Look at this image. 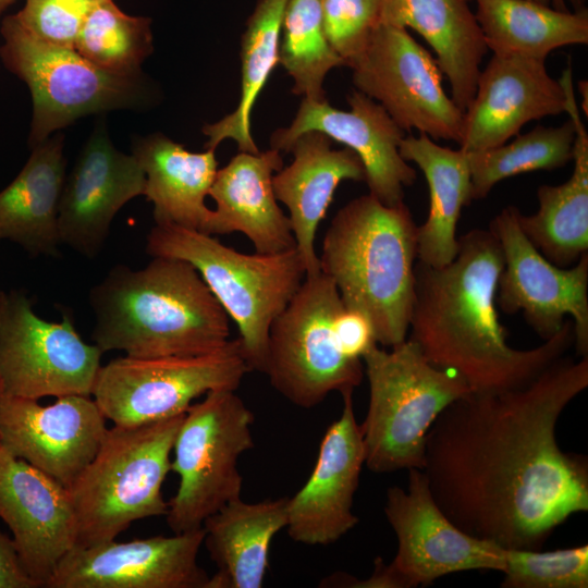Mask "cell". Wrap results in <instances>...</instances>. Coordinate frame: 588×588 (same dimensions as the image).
<instances>
[{
    "instance_id": "obj_24",
    "label": "cell",
    "mask_w": 588,
    "mask_h": 588,
    "mask_svg": "<svg viewBox=\"0 0 588 588\" xmlns=\"http://www.w3.org/2000/svg\"><path fill=\"white\" fill-rule=\"evenodd\" d=\"M289 152L293 161L272 177L277 200L289 210V220L306 277L320 272L315 249L316 231L333 194L343 181H365L359 157L350 148L333 149L332 139L318 131L299 135Z\"/></svg>"
},
{
    "instance_id": "obj_43",
    "label": "cell",
    "mask_w": 588,
    "mask_h": 588,
    "mask_svg": "<svg viewBox=\"0 0 588 588\" xmlns=\"http://www.w3.org/2000/svg\"><path fill=\"white\" fill-rule=\"evenodd\" d=\"M532 1L543 3V4H549V5L551 4L550 0H532Z\"/></svg>"
},
{
    "instance_id": "obj_18",
    "label": "cell",
    "mask_w": 588,
    "mask_h": 588,
    "mask_svg": "<svg viewBox=\"0 0 588 588\" xmlns=\"http://www.w3.org/2000/svg\"><path fill=\"white\" fill-rule=\"evenodd\" d=\"M347 103L350 110L343 111L327 99L303 98L289 127L278 128L271 135V148L289 152L303 133L321 132L359 157L369 194L387 206L404 201V188L416 180V170L400 155V144L406 133L380 103L363 93L352 91Z\"/></svg>"
},
{
    "instance_id": "obj_20",
    "label": "cell",
    "mask_w": 588,
    "mask_h": 588,
    "mask_svg": "<svg viewBox=\"0 0 588 588\" xmlns=\"http://www.w3.org/2000/svg\"><path fill=\"white\" fill-rule=\"evenodd\" d=\"M352 395L342 394V413L328 427L308 480L287 499L285 528L295 542L327 546L359 522L352 509L366 455Z\"/></svg>"
},
{
    "instance_id": "obj_2",
    "label": "cell",
    "mask_w": 588,
    "mask_h": 588,
    "mask_svg": "<svg viewBox=\"0 0 588 588\" xmlns=\"http://www.w3.org/2000/svg\"><path fill=\"white\" fill-rule=\"evenodd\" d=\"M503 269L499 240L488 229L458 238L456 257L434 268L415 265V293L408 333L436 367L462 377L471 391L522 387L561 358L573 345V322L531 350L507 344L497 309Z\"/></svg>"
},
{
    "instance_id": "obj_30",
    "label": "cell",
    "mask_w": 588,
    "mask_h": 588,
    "mask_svg": "<svg viewBox=\"0 0 588 588\" xmlns=\"http://www.w3.org/2000/svg\"><path fill=\"white\" fill-rule=\"evenodd\" d=\"M400 155L424 173L429 188V212L417 225V259L434 268L449 265L456 257V226L461 212L473 199L467 155L436 144L426 134L405 135Z\"/></svg>"
},
{
    "instance_id": "obj_19",
    "label": "cell",
    "mask_w": 588,
    "mask_h": 588,
    "mask_svg": "<svg viewBox=\"0 0 588 588\" xmlns=\"http://www.w3.org/2000/svg\"><path fill=\"white\" fill-rule=\"evenodd\" d=\"M145 188L146 175L137 159L118 150L99 122L65 176L58 213L61 244L94 259L115 215Z\"/></svg>"
},
{
    "instance_id": "obj_5",
    "label": "cell",
    "mask_w": 588,
    "mask_h": 588,
    "mask_svg": "<svg viewBox=\"0 0 588 588\" xmlns=\"http://www.w3.org/2000/svg\"><path fill=\"white\" fill-rule=\"evenodd\" d=\"M184 414L107 429L97 453L68 488L75 518L73 548L114 540L132 523L167 514L162 485Z\"/></svg>"
},
{
    "instance_id": "obj_16",
    "label": "cell",
    "mask_w": 588,
    "mask_h": 588,
    "mask_svg": "<svg viewBox=\"0 0 588 588\" xmlns=\"http://www.w3.org/2000/svg\"><path fill=\"white\" fill-rule=\"evenodd\" d=\"M88 395L38 400L0 395V446L69 488L93 460L107 432Z\"/></svg>"
},
{
    "instance_id": "obj_26",
    "label": "cell",
    "mask_w": 588,
    "mask_h": 588,
    "mask_svg": "<svg viewBox=\"0 0 588 588\" xmlns=\"http://www.w3.org/2000/svg\"><path fill=\"white\" fill-rule=\"evenodd\" d=\"M469 1L383 0L380 17V23L414 29L429 44L462 111L473 100L488 51Z\"/></svg>"
},
{
    "instance_id": "obj_37",
    "label": "cell",
    "mask_w": 588,
    "mask_h": 588,
    "mask_svg": "<svg viewBox=\"0 0 588 588\" xmlns=\"http://www.w3.org/2000/svg\"><path fill=\"white\" fill-rule=\"evenodd\" d=\"M383 0H321L322 25L333 50L350 66L380 24Z\"/></svg>"
},
{
    "instance_id": "obj_34",
    "label": "cell",
    "mask_w": 588,
    "mask_h": 588,
    "mask_svg": "<svg viewBox=\"0 0 588 588\" xmlns=\"http://www.w3.org/2000/svg\"><path fill=\"white\" fill-rule=\"evenodd\" d=\"M279 64L294 82L293 94L314 101L326 100V75L345 63L326 37L321 0L287 1L281 28Z\"/></svg>"
},
{
    "instance_id": "obj_42",
    "label": "cell",
    "mask_w": 588,
    "mask_h": 588,
    "mask_svg": "<svg viewBox=\"0 0 588 588\" xmlns=\"http://www.w3.org/2000/svg\"><path fill=\"white\" fill-rule=\"evenodd\" d=\"M15 0H0V16Z\"/></svg>"
},
{
    "instance_id": "obj_1",
    "label": "cell",
    "mask_w": 588,
    "mask_h": 588,
    "mask_svg": "<svg viewBox=\"0 0 588 588\" xmlns=\"http://www.w3.org/2000/svg\"><path fill=\"white\" fill-rule=\"evenodd\" d=\"M587 387L588 356H562L522 387L470 391L445 407L421 469L443 513L476 538L538 550L587 512V456L556 440L560 416Z\"/></svg>"
},
{
    "instance_id": "obj_11",
    "label": "cell",
    "mask_w": 588,
    "mask_h": 588,
    "mask_svg": "<svg viewBox=\"0 0 588 588\" xmlns=\"http://www.w3.org/2000/svg\"><path fill=\"white\" fill-rule=\"evenodd\" d=\"M249 371L238 339L198 356H124L101 365L91 397L113 425H142L184 414L210 391H236Z\"/></svg>"
},
{
    "instance_id": "obj_28",
    "label": "cell",
    "mask_w": 588,
    "mask_h": 588,
    "mask_svg": "<svg viewBox=\"0 0 588 588\" xmlns=\"http://www.w3.org/2000/svg\"><path fill=\"white\" fill-rule=\"evenodd\" d=\"M63 142L58 133L32 148L23 169L0 192V240L19 244L34 257L59 256L58 213L66 167Z\"/></svg>"
},
{
    "instance_id": "obj_12",
    "label": "cell",
    "mask_w": 588,
    "mask_h": 588,
    "mask_svg": "<svg viewBox=\"0 0 588 588\" xmlns=\"http://www.w3.org/2000/svg\"><path fill=\"white\" fill-rule=\"evenodd\" d=\"M61 321L37 316L22 291L4 293L0 307L1 393L38 400L91 396L103 352L78 334L71 311Z\"/></svg>"
},
{
    "instance_id": "obj_39",
    "label": "cell",
    "mask_w": 588,
    "mask_h": 588,
    "mask_svg": "<svg viewBox=\"0 0 588 588\" xmlns=\"http://www.w3.org/2000/svg\"><path fill=\"white\" fill-rule=\"evenodd\" d=\"M334 331L340 348L352 359H362L375 344V333L369 319L362 313L343 307L334 320Z\"/></svg>"
},
{
    "instance_id": "obj_7",
    "label": "cell",
    "mask_w": 588,
    "mask_h": 588,
    "mask_svg": "<svg viewBox=\"0 0 588 588\" xmlns=\"http://www.w3.org/2000/svg\"><path fill=\"white\" fill-rule=\"evenodd\" d=\"M369 404L360 424L365 465L373 473L422 469L426 437L441 412L471 390L455 372L436 367L406 339L362 357Z\"/></svg>"
},
{
    "instance_id": "obj_25",
    "label": "cell",
    "mask_w": 588,
    "mask_h": 588,
    "mask_svg": "<svg viewBox=\"0 0 588 588\" xmlns=\"http://www.w3.org/2000/svg\"><path fill=\"white\" fill-rule=\"evenodd\" d=\"M565 87V112L574 124V170L560 185H540L538 210L518 212V223L530 243L551 264L560 268L575 265L588 253V134L575 101L572 71L560 78Z\"/></svg>"
},
{
    "instance_id": "obj_35",
    "label": "cell",
    "mask_w": 588,
    "mask_h": 588,
    "mask_svg": "<svg viewBox=\"0 0 588 588\" xmlns=\"http://www.w3.org/2000/svg\"><path fill=\"white\" fill-rule=\"evenodd\" d=\"M150 24V19L128 15L105 0L86 19L74 49L105 71L136 74L154 51Z\"/></svg>"
},
{
    "instance_id": "obj_4",
    "label": "cell",
    "mask_w": 588,
    "mask_h": 588,
    "mask_svg": "<svg viewBox=\"0 0 588 588\" xmlns=\"http://www.w3.org/2000/svg\"><path fill=\"white\" fill-rule=\"evenodd\" d=\"M318 257L344 307L369 319L377 344L407 339L417 225L404 201L387 206L371 194L352 199L331 220Z\"/></svg>"
},
{
    "instance_id": "obj_33",
    "label": "cell",
    "mask_w": 588,
    "mask_h": 588,
    "mask_svg": "<svg viewBox=\"0 0 588 588\" xmlns=\"http://www.w3.org/2000/svg\"><path fill=\"white\" fill-rule=\"evenodd\" d=\"M574 138V124L568 120L559 126L538 125L527 133L516 135L509 144L466 152L473 199L485 198L504 179L564 167L573 158Z\"/></svg>"
},
{
    "instance_id": "obj_14",
    "label": "cell",
    "mask_w": 588,
    "mask_h": 588,
    "mask_svg": "<svg viewBox=\"0 0 588 588\" xmlns=\"http://www.w3.org/2000/svg\"><path fill=\"white\" fill-rule=\"evenodd\" d=\"M518 212L515 206L504 207L489 225L503 254L497 304L507 315L522 311L543 341L569 316L576 353L588 356V253L568 268L551 264L522 231Z\"/></svg>"
},
{
    "instance_id": "obj_13",
    "label": "cell",
    "mask_w": 588,
    "mask_h": 588,
    "mask_svg": "<svg viewBox=\"0 0 588 588\" xmlns=\"http://www.w3.org/2000/svg\"><path fill=\"white\" fill-rule=\"evenodd\" d=\"M350 68L356 90L380 103L405 133L460 143L464 111L445 93L436 58L406 28L380 23Z\"/></svg>"
},
{
    "instance_id": "obj_22",
    "label": "cell",
    "mask_w": 588,
    "mask_h": 588,
    "mask_svg": "<svg viewBox=\"0 0 588 588\" xmlns=\"http://www.w3.org/2000/svg\"><path fill=\"white\" fill-rule=\"evenodd\" d=\"M0 518L21 563L45 587L75 544V518L66 487L0 446Z\"/></svg>"
},
{
    "instance_id": "obj_29",
    "label": "cell",
    "mask_w": 588,
    "mask_h": 588,
    "mask_svg": "<svg viewBox=\"0 0 588 588\" xmlns=\"http://www.w3.org/2000/svg\"><path fill=\"white\" fill-rule=\"evenodd\" d=\"M216 149L193 152L163 134L137 137L132 155L146 175L144 196L155 223H173L205 233L211 215L205 199L218 171Z\"/></svg>"
},
{
    "instance_id": "obj_38",
    "label": "cell",
    "mask_w": 588,
    "mask_h": 588,
    "mask_svg": "<svg viewBox=\"0 0 588 588\" xmlns=\"http://www.w3.org/2000/svg\"><path fill=\"white\" fill-rule=\"evenodd\" d=\"M102 1L105 0H26L14 16L38 39L74 49L86 19Z\"/></svg>"
},
{
    "instance_id": "obj_31",
    "label": "cell",
    "mask_w": 588,
    "mask_h": 588,
    "mask_svg": "<svg viewBox=\"0 0 588 588\" xmlns=\"http://www.w3.org/2000/svg\"><path fill=\"white\" fill-rule=\"evenodd\" d=\"M486 46L495 54L546 61L555 49L588 44V10L560 11L532 0H475Z\"/></svg>"
},
{
    "instance_id": "obj_40",
    "label": "cell",
    "mask_w": 588,
    "mask_h": 588,
    "mask_svg": "<svg viewBox=\"0 0 588 588\" xmlns=\"http://www.w3.org/2000/svg\"><path fill=\"white\" fill-rule=\"evenodd\" d=\"M0 588H40L23 567L13 539L0 530Z\"/></svg>"
},
{
    "instance_id": "obj_15",
    "label": "cell",
    "mask_w": 588,
    "mask_h": 588,
    "mask_svg": "<svg viewBox=\"0 0 588 588\" xmlns=\"http://www.w3.org/2000/svg\"><path fill=\"white\" fill-rule=\"evenodd\" d=\"M397 550L388 568L397 588L428 586L464 571H499L505 549L458 528L439 507L421 469H408L407 487H390L383 507Z\"/></svg>"
},
{
    "instance_id": "obj_17",
    "label": "cell",
    "mask_w": 588,
    "mask_h": 588,
    "mask_svg": "<svg viewBox=\"0 0 588 588\" xmlns=\"http://www.w3.org/2000/svg\"><path fill=\"white\" fill-rule=\"evenodd\" d=\"M204 528L87 548H72L46 588H207L198 564Z\"/></svg>"
},
{
    "instance_id": "obj_32",
    "label": "cell",
    "mask_w": 588,
    "mask_h": 588,
    "mask_svg": "<svg viewBox=\"0 0 588 588\" xmlns=\"http://www.w3.org/2000/svg\"><path fill=\"white\" fill-rule=\"evenodd\" d=\"M289 0H258L247 20L241 40V96L236 108L221 120L206 124V149H216L224 139H233L238 151L258 154L250 132L255 101L270 73L279 63V45Z\"/></svg>"
},
{
    "instance_id": "obj_8",
    "label": "cell",
    "mask_w": 588,
    "mask_h": 588,
    "mask_svg": "<svg viewBox=\"0 0 588 588\" xmlns=\"http://www.w3.org/2000/svg\"><path fill=\"white\" fill-rule=\"evenodd\" d=\"M0 33L2 63L27 85L32 96L30 148L79 118L144 108L152 99L142 72L122 75L105 71L75 49L33 36L14 14L3 19Z\"/></svg>"
},
{
    "instance_id": "obj_10",
    "label": "cell",
    "mask_w": 588,
    "mask_h": 588,
    "mask_svg": "<svg viewBox=\"0 0 588 588\" xmlns=\"http://www.w3.org/2000/svg\"><path fill=\"white\" fill-rule=\"evenodd\" d=\"M343 307L335 284L320 271L305 277L270 327L262 372L296 406L315 407L331 392L354 391L363 380L362 359L344 355L335 335Z\"/></svg>"
},
{
    "instance_id": "obj_9",
    "label": "cell",
    "mask_w": 588,
    "mask_h": 588,
    "mask_svg": "<svg viewBox=\"0 0 588 588\" xmlns=\"http://www.w3.org/2000/svg\"><path fill=\"white\" fill-rule=\"evenodd\" d=\"M192 404L177 430L171 470L179 476L168 502L167 524L173 534L203 527L204 520L240 499V456L254 446V414L234 390H213Z\"/></svg>"
},
{
    "instance_id": "obj_41",
    "label": "cell",
    "mask_w": 588,
    "mask_h": 588,
    "mask_svg": "<svg viewBox=\"0 0 588 588\" xmlns=\"http://www.w3.org/2000/svg\"><path fill=\"white\" fill-rule=\"evenodd\" d=\"M567 1L572 4L574 11L586 8L585 5L586 0H567ZM550 2H551V5L556 10L568 11L566 7V0H550Z\"/></svg>"
},
{
    "instance_id": "obj_23",
    "label": "cell",
    "mask_w": 588,
    "mask_h": 588,
    "mask_svg": "<svg viewBox=\"0 0 588 588\" xmlns=\"http://www.w3.org/2000/svg\"><path fill=\"white\" fill-rule=\"evenodd\" d=\"M282 168L280 151L271 148L258 154L238 151L224 168L218 169L209 191L216 209L205 233H243L256 253L261 254L296 247L289 217L279 207L273 192V172Z\"/></svg>"
},
{
    "instance_id": "obj_3",
    "label": "cell",
    "mask_w": 588,
    "mask_h": 588,
    "mask_svg": "<svg viewBox=\"0 0 588 588\" xmlns=\"http://www.w3.org/2000/svg\"><path fill=\"white\" fill-rule=\"evenodd\" d=\"M91 339L128 357L198 356L230 341V318L188 262L152 257L133 270L114 266L88 294Z\"/></svg>"
},
{
    "instance_id": "obj_21",
    "label": "cell",
    "mask_w": 588,
    "mask_h": 588,
    "mask_svg": "<svg viewBox=\"0 0 588 588\" xmlns=\"http://www.w3.org/2000/svg\"><path fill=\"white\" fill-rule=\"evenodd\" d=\"M565 108V87L550 76L543 60L493 53L464 111L460 149L474 152L500 146L526 123Z\"/></svg>"
},
{
    "instance_id": "obj_44",
    "label": "cell",
    "mask_w": 588,
    "mask_h": 588,
    "mask_svg": "<svg viewBox=\"0 0 588 588\" xmlns=\"http://www.w3.org/2000/svg\"><path fill=\"white\" fill-rule=\"evenodd\" d=\"M3 295H4V292L0 291V307H1ZM0 395H1V383H0Z\"/></svg>"
},
{
    "instance_id": "obj_36",
    "label": "cell",
    "mask_w": 588,
    "mask_h": 588,
    "mask_svg": "<svg viewBox=\"0 0 588 588\" xmlns=\"http://www.w3.org/2000/svg\"><path fill=\"white\" fill-rule=\"evenodd\" d=\"M503 588H587L588 546L541 552L505 549Z\"/></svg>"
},
{
    "instance_id": "obj_6",
    "label": "cell",
    "mask_w": 588,
    "mask_h": 588,
    "mask_svg": "<svg viewBox=\"0 0 588 588\" xmlns=\"http://www.w3.org/2000/svg\"><path fill=\"white\" fill-rule=\"evenodd\" d=\"M145 252L191 264L240 332L252 370L262 372L270 327L306 277L296 247L277 254H243L213 235L173 223H155Z\"/></svg>"
},
{
    "instance_id": "obj_27",
    "label": "cell",
    "mask_w": 588,
    "mask_h": 588,
    "mask_svg": "<svg viewBox=\"0 0 588 588\" xmlns=\"http://www.w3.org/2000/svg\"><path fill=\"white\" fill-rule=\"evenodd\" d=\"M287 499L233 500L208 516L205 544L217 572L207 588H261L273 537L287 525Z\"/></svg>"
}]
</instances>
